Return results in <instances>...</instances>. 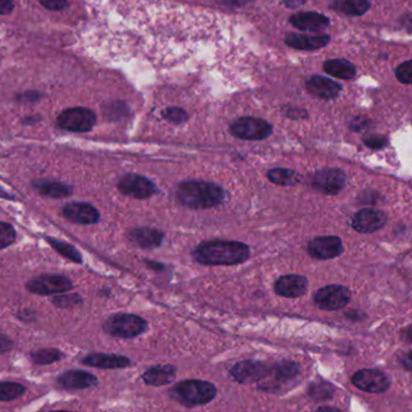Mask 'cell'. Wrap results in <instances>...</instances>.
Listing matches in <instances>:
<instances>
[{"label": "cell", "mask_w": 412, "mask_h": 412, "mask_svg": "<svg viewBox=\"0 0 412 412\" xmlns=\"http://www.w3.org/2000/svg\"><path fill=\"white\" fill-rule=\"evenodd\" d=\"M334 393V387L330 385V384H312L309 388V394L310 397L316 400H327L333 397Z\"/></svg>", "instance_id": "32"}, {"label": "cell", "mask_w": 412, "mask_h": 412, "mask_svg": "<svg viewBox=\"0 0 412 412\" xmlns=\"http://www.w3.org/2000/svg\"><path fill=\"white\" fill-rule=\"evenodd\" d=\"M119 192L134 199H147L157 193V187L151 180L139 174H124L117 182Z\"/></svg>", "instance_id": "9"}, {"label": "cell", "mask_w": 412, "mask_h": 412, "mask_svg": "<svg viewBox=\"0 0 412 412\" xmlns=\"http://www.w3.org/2000/svg\"><path fill=\"white\" fill-rule=\"evenodd\" d=\"M106 334L121 339H133L147 329V322L132 314H117L109 317L103 325Z\"/></svg>", "instance_id": "4"}, {"label": "cell", "mask_w": 412, "mask_h": 412, "mask_svg": "<svg viewBox=\"0 0 412 412\" xmlns=\"http://www.w3.org/2000/svg\"><path fill=\"white\" fill-rule=\"evenodd\" d=\"M52 302L55 304V307L60 309H71L80 305L83 302V299L78 294H57L52 299Z\"/></svg>", "instance_id": "33"}, {"label": "cell", "mask_w": 412, "mask_h": 412, "mask_svg": "<svg viewBox=\"0 0 412 412\" xmlns=\"http://www.w3.org/2000/svg\"><path fill=\"white\" fill-rule=\"evenodd\" d=\"M34 188L44 197L53 198V199L69 197L73 193V188L69 184L51 181V180H37L34 182Z\"/></svg>", "instance_id": "25"}, {"label": "cell", "mask_w": 412, "mask_h": 412, "mask_svg": "<svg viewBox=\"0 0 412 412\" xmlns=\"http://www.w3.org/2000/svg\"><path fill=\"white\" fill-rule=\"evenodd\" d=\"M192 256L202 266H238L250 258V248L239 241L211 240L198 245Z\"/></svg>", "instance_id": "1"}, {"label": "cell", "mask_w": 412, "mask_h": 412, "mask_svg": "<svg viewBox=\"0 0 412 412\" xmlns=\"http://www.w3.org/2000/svg\"><path fill=\"white\" fill-rule=\"evenodd\" d=\"M52 248H55V251L60 253L62 256L65 257L69 261H74V263H83V256L81 253L74 248L73 245L70 243H63L57 239L47 238L46 239Z\"/></svg>", "instance_id": "30"}, {"label": "cell", "mask_w": 412, "mask_h": 412, "mask_svg": "<svg viewBox=\"0 0 412 412\" xmlns=\"http://www.w3.org/2000/svg\"><path fill=\"white\" fill-rule=\"evenodd\" d=\"M315 412H341L339 409L332 408V406H322V408L317 409Z\"/></svg>", "instance_id": "49"}, {"label": "cell", "mask_w": 412, "mask_h": 412, "mask_svg": "<svg viewBox=\"0 0 412 412\" xmlns=\"http://www.w3.org/2000/svg\"><path fill=\"white\" fill-rule=\"evenodd\" d=\"M323 69L330 76H334L341 80H351L356 76L357 69L356 67L346 60H327L323 65Z\"/></svg>", "instance_id": "27"}, {"label": "cell", "mask_w": 412, "mask_h": 412, "mask_svg": "<svg viewBox=\"0 0 412 412\" xmlns=\"http://www.w3.org/2000/svg\"><path fill=\"white\" fill-rule=\"evenodd\" d=\"M268 179L279 186H294L302 181V176L292 169L276 168L268 171Z\"/></svg>", "instance_id": "28"}, {"label": "cell", "mask_w": 412, "mask_h": 412, "mask_svg": "<svg viewBox=\"0 0 412 412\" xmlns=\"http://www.w3.org/2000/svg\"><path fill=\"white\" fill-rule=\"evenodd\" d=\"M395 76L405 85H412V60L404 62L395 69Z\"/></svg>", "instance_id": "36"}, {"label": "cell", "mask_w": 412, "mask_h": 412, "mask_svg": "<svg viewBox=\"0 0 412 412\" xmlns=\"http://www.w3.org/2000/svg\"><path fill=\"white\" fill-rule=\"evenodd\" d=\"M330 42L329 35H305V34H289L286 44L295 50L314 51L323 49Z\"/></svg>", "instance_id": "22"}, {"label": "cell", "mask_w": 412, "mask_h": 412, "mask_svg": "<svg viewBox=\"0 0 412 412\" xmlns=\"http://www.w3.org/2000/svg\"><path fill=\"white\" fill-rule=\"evenodd\" d=\"M128 238L132 243H135L140 248H160L163 243L164 234L158 229L141 227V228L132 229L129 232Z\"/></svg>", "instance_id": "20"}, {"label": "cell", "mask_w": 412, "mask_h": 412, "mask_svg": "<svg viewBox=\"0 0 412 412\" xmlns=\"http://www.w3.org/2000/svg\"><path fill=\"white\" fill-rule=\"evenodd\" d=\"M402 362H403V366H405L406 369L412 371V351L411 352L406 353V354L404 356Z\"/></svg>", "instance_id": "44"}, {"label": "cell", "mask_w": 412, "mask_h": 412, "mask_svg": "<svg viewBox=\"0 0 412 412\" xmlns=\"http://www.w3.org/2000/svg\"><path fill=\"white\" fill-rule=\"evenodd\" d=\"M351 299V292L345 286L329 284L318 289L314 300L317 307L325 311H336L346 307Z\"/></svg>", "instance_id": "8"}, {"label": "cell", "mask_w": 412, "mask_h": 412, "mask_svg": "<svg viewBox=\"0 0 412 412\" xmlns=\"http://www.w3.org/2000/svg\"><path fill=\"white\" fill-rule=\"evenodd\" d=\"M176 377V368L174 366H152L142 374V380L148 386L169 385Z\"/></svg>", "instance_id": "24"}, {"label": "cell", "mask_w": 412, "mask_h": 412, "mask_svg": "<svg viewBox=\"0 0 412 412\" xmlns=\"http://www.w3.org/2000/svg\"><path fill=\"white\" fill-rule=\"evenodd\" d=\"M352 384L368 393H384L389 388L390 381L385 372L377 369H363L352 376Z\"/></svg>", "instance_id": "12"}, {"label": "cell", "mask_w": 412, "mask_h": 412, "mask_svg": "<svg viewBox=\"0 0 412 412\" xmlns=\"http://www.w3.org/2000/svg\"><path fill=\"white\" fill-rule=\"evenodd\" d=\"M85 366L99 369H121L127 368L130 364V359L119 354H108V353H91L81 359Z\"/></svg>", "instance_id": "19"}, {"label": "cell", "mask_w": 412, "mask_h": 412, "mask_svg": "<svg viewBox=\"0 0 412 412\" xmlns=\"http://www.w3.org/2000/svg\"><path fill=\"white\" fill-rule=\"evenodd\" d=\"M49 412H73V411H65V410H57V411H49Z\"/></svg>", "instance_id": "51"}, {"label": "cell", "mask_w": 412, "mask_h": 412, "mask_svg": "<svg viewBox=\"0 0 412 412\" xmlns=\"http://www.w3.org/2000/svg\"><path fill=\"white\" fill-rule=\"evenodd\" d=\"M15 9L14 0H0V15H10Z\"/></svg>", "instance_id": "42"}, {"label": "cell", "mask_w": 412, "mask_h": 412, "mask_svg": "<svg viewBox=\"0 0 412 412\" xmlns=\"http://www.w3.org/2000/svg\"><path fill=\"white\" fill-rule=\"evenodd\" d=\"M271 366L266 363L258 361H243L239 362L230 369V375L233 376L239 384H252L266 379L271 374Z\"/></svg>", "instance_id": "11"}, {"label": "cell", "mask_w": 412, "mask_h": 412, "mask_svg": "<svg viewBox=\"0 0 412 412\" xmlns=\"http://www.w3.org/2000/svg\"><path fill=\"white\" fill-rule=\"evenodd\" d=\"M171 397L186 406H200L215 399L217 389L211 382L202 380H186L174 386Z\"/></svg>", "instance_id": "3"}, {"label": "cell", "mask_w": 412, "mask_h": 412, "mask_svg": "<svg viewBox=\"0 0 412 412\" xmlns=\"http://www.w3.org/2000/svg\"><path fill=\"white\" fill-rule=\"evenodd\" d=\"M304 3H305V0H284V4L287 5L289 8H292V9L299 8Z\"/></svg>", "instance_id": "46"}, {"label": "cell", "mask_w": 412, "mask_h": 412, "mask_svg": "<svg viewBox=\"0 0 412 412\" xmlns=\"http://www.w3.org/2000/svg\"><path fill=\"white\" fill-rule=\"evenodd\" d=\"M19 98V101H23V103H35L42 98V94L37 91H28L24 92Z\"/></svg>", "instance_id": "41"}, {"label": "cell", "mask_w": 412, "mask_h": 412, "mask_svg": "<svg viewBox=\"0 0 412 412\" xmlns=\"http://www.w3.org/2000/svg\"><path fill=\"white\" fill-rule=\"evenodd\" d=\"M307 251L315 259L327 261L336 258L343 253V241L338 237H320L312 239L307 245Z\"/></svg>", "instance_id": "13"}, {"label": "cell", "mask_w": 412, "mask_h": 412, "mask_svg": "<svg viewBox=\"0 0 412 412\" xmlns=\"http://www.w3.org/2000/svg\"><path fill=\"white\" fill-rule=\"evenodd\" d=\"M232 135L241 140H264L273 134V127L258 117H240L230 124Z\"/></svg>", "instance_id": "6"}, {"label": "cell", "mask_w": 412, "mask_h": 412, "mask_svg": "<svg viewBox=\"0 0 412 412\" xmlns=\"http://www.w3.org/2000/svg\"><path fill=\"white\" fill-rule=\"evenodd\" d=\"M163 117L171 123L180 124L186 122L188 119V114L181 108H168L163 111Z\"/></svg>", "instance_id": "35"}, {"label": "cell", "mask_w": 412, "mask_h": 412, "mask_svg": "<svg viewBox=\"0 0 412 412\" xmlns=\"http://www.w3.org/2000/svg\"><path fill=\"white\" fill-rule=\"evenodd\" d=\"M387 223V216L382 211L374 210V209H363L358 211L356 215L353 216L352 228L358 233H375L377 230L385 227Z\"/></svg>", "instance_id": "14"}, {"label": "cell", "mask_w": 412, "mask_h": 412, "mask_svg": "<svg viewBox=\"0 0 412 412\" xmlns=\"http://www.w3.org/2000/svg\"><path fill=\"white\" fill-rule=\"evenodd\" d=\"M40 4L51 11H63L69 8L68 0H40Z\"/></svg>", "instance_id": "39"}, {"label": "cell", "mask_w": 412, "mask_h": 412, "mask_svg": "<svg viewBox=\"0 0 412 412\" xmlns=\"http://www.w3.org/2000/svg\"><path fill=\"white\" fill-rule=\"evenodd\" d=\"M26 387L19 382H0V402H12L22 397Z\"/></svg>", "instance_id": "31"}, {"label": "cell", "mask_w": 412, "mask_h": 412, "mask_svg": "<svg viewBox=\"0 0 412 412\" xmlns=\"http://www.w3.org/2000/svg\"><path fill=\"white\" fill-rule=\"evenodd\" d=\"M293 27L307 31V32H316L322 31L329 26V19L325 17V15L317 14V12H299V14L291 16L289 19Z\"/></svg>", "instance_id": "21"}, {"label": "cell", "mask_w": 412, "mask_h": 412, "mask_svg": "<svg viewBox=\"0 0 412 412\" xmlns=\"http://www.w3.org/2000/svg\"><path fill=\"white\" fill-rule=\"evenodd\" d=\"M363 142L366 144V146L374 148V150H380L388 145V139L385 135H377V134H372V135H368L364 137Z\"/></svg>", "instance_id": "37"}, {"label": "cell", "mask_w": 412, "mask_h": 412, "mask_svg": "<svg viewBox=\"0 0 412 412\" xmlns=\"http://www.w3.org/2000/svg\"><path fill=\"white\" fill-rule=\"evenodd\" d=\"M346 183V175L338 168L318 170L312 178V187L327 196H336Z\"/></svg>", "instance_id": "10"}, {"label": "cell", "mask_w": 412, "mask_h": 412, "mask_svg": "<svg viewBox=\"0 0 412 412\" xmlns=\"http://www.w3.org/2000/svg\"><path fill=\"white\" fill-rule=\"evenodd\" d=\"M307 279L302 275H284L274 284L276 294L284 298L302 297L307 289Z\"/></svg>", "instance_id": "18"}, {"label": "cell", "mask_w": 412, "mask_h": 412, "mask_svg": "<svg viewBox=\"0 0 412 412\" xmlns=\"http://www.w3.org/2000/svg\"><path fill=\"white\" fill-rule=\"evenodd\" d=\"M14 347V341L8 335L0 334V354L9 352Z\"/></svg>", "instance_id": "40"}, {"label": "cell", "mask_w": 412, "mask_h": 412, "mask_svg": "<svg viewBox=\"0 0 412 412\" xmlns=\"http://www.w3.org/2000/svg\"><path fill=\"white\" fill-rule=\"evenodd\" d=\"M402 24L412 32V15H405L402 17Z\"/></svg>", "instance_id": "45"}, {"label": "cell", "mask_w": 412, "mask_h": 412, "mask_svg": "<svg viewBox=\"0 0 412 412\" xmlns=\"http://www.w3.org/2000/svg\"><path fill=\"white\" fill-rule=\"evenodd\" d=\"M225 198V189L216 183L183 181L176 187L178 202L193 210L215 207L222 204Z\"/></svg>", "instance_id": "2"}, {"label": "cell", "mask_w": 412, "mask_h": 412, "mask_svg": "<svg viewBox=\"0 0 412 412\" xmlns=\"http://www.w3.org/2000/svg\"><path fill=\"white\" fill-rule=\"evenodd\" d=\"M370 126V119H366L364 116H357L350 122V128L352 129L353 132H358V133L369 130Z\"/></svg>", "instance_id": "38"}, {"label": "cell", "mask_w": 412, "mask_h": 412, "mask_svg": "<svg viewBox=\"0 0 412 412\" xmlns=\"http://www.w3.org/2000/svg\"><path fill=\"white\" fill-rule=\"evenodd\" d=\"M402 335H403L404 340H406L409 343H412V325H410L408 328H405L402 332Z\"/></svg>", "instance_id": "47"}, {"label": "cell", "mask_w": 412, "mask_h": 412, "mask_svg": "<svg viewBox=\"0 0 412 412\" xmlns=\"http://www.w3.org/2000/svg\"><path fill=\"white\" fill-rule=\"evenodd\" d=\"M55 384L65 390H81L98 385L96 376L85 370H68L57 377Z\"/></svg>", "instance_id": "16"}, {"label": "cell", "mask_w": 412, "mask_h": 412, "mask_svg": "<svg viewBox=\"0 0 412 412\" xmlns=\"http://www.w3.org/2000/svg\"><path fill=\"white\" fill-rule=\"evenodd\" d=\"M73 289V282L63 275H42L27 284L28 291L39 295H57Z\"/></svg>", "instance_id": "7"}, {"label": "cell", "mask_w": 412, "mask_h": 412, "mask_svg": "<svg viewBox=\"0 0 412 412\" xmlns=\"http://www.w3.org/2000/svg\"><path fill=\"white\" fill-rule=\"evenodd\" d=\"M65 357V353L58 348H42L31 353L33 363L37 366H49L52 363L60 362Z\"/></svg>", "instance_id": "29"}, {"label": "cell", "mask_w": 412, "mask_h": 412, "mask_svg": "<svg viewBox=\"0 0 412 412\" xmlns=\"http://www.w3.org/2000/svg\"><path fill=\"white\" fill-rule=\"evenodd\" d=\"M305 87L312 96L323 101L335 99L341 92V86L339 83L320 75L307 78Z\"/></svg>", "instance_id": "17"}, {"label": "cell", "mask_w": 412, "mask_h": 412, "mask_svg": "<svg viewBox=\"0 0 412 412\" xmlns=\"http://www.w3.org/2000/svg\"><path fill=\"white\" fill-rule=\"evenodd\" d=\"M16 240V230L6 222H0V250L9 248Z\"/></svg>", "instance_id": "34"}, {"label": "cell", "mask_w": 412, "mask_h": 412, "mask_svg": "<svg viewBox=\"0 0 412 412\" xmlns=\"http://www.w3.org/2000/svg\"><path fill=\"white\" fill-rule=\"evenodd\" d=\"M67 220L78 225H96L101 220V214L88 203H69L63 209Z\"/></svg>", "instance_id": "15"}, {"label": "cell", "mask_w": 412, "mask_h": 412, "mask_svg": "<svg viewBox=\"0 0 412 412\" xmlns=\"http://www.w3.org/2000/svg\"><path fill=\"white\" fill-rule=\"evenodd\" d=\"M0 198H5V199H11V200H15V198H12L11 194H9L8 192H5L4 189H1V188H0Z\"/></svg>", "instance_id": "50"}, {"label": "cell", "mask_w": 412, "mask_h": 412, "mask_svg": "<svg viewBox=\"0 0 412 412\" xmlns=\"http://www.w3.org/2000/svg\"><path fill=\"white\" fill-rule=\"evenodd\" d=\"M147 266L155 271H164V266H162L160 263H156V261H147Z\"/></svg>", "instance_id": "48"}, {"label": "cell", "mask_w": 412, "mask_h": 412, "mask_svg": "<svg viewBox=\"0 0 412 412\" xmlns=\"http://www.w3.org/2000/svg\"><path fill=\"white\" fill-rule=\"evenodd\" d=\"M286 114H287V117L292 119H300L307 117V111L302 110V109H294V108L291 109Z\"/></svg>", "instance_id": "43"}, {"label": "cell", "mask_w": 412, "mask_h": 412, "mask_svg": "<svg viewBox=\"0 0 412 412\" xmlns=\"http://www.w3.org/2000/svg\"><path fill=\"white\" fill-rule=\"evenodd\" d=\"M300 368L297 363L284 362L276 363L274 366H271V374L266 377L269 381L266 385L271 386L275 389L276 386H281L289 381L293 380L294 377L299 374Z\"/></svg>", "instance_id": "23"}, {"label": "cell", "mask_w": 412, "mask_h": 412, "mask_svg": "<svg viewBox=\"0 0 412 412\" xmlns=\"http://www.w3.org/2000/svg\"><path fill=\"white\" fill-rule=\"evenodd\" d=\"M332 9L338 11L340 14L346 15L350 17H357L366 14L370 9L369 0H335L330 5Z\"/></svg>", "instance_id": "26"}, {"label": "cell", "mask_w": 412, "mask_h": 412, "mask_svg": "<svg viewBox=\"0 0 412 412\" xmlns=\"http://www.w3.org/2000/svg\"><path fill=\"white\" fill-rule=\"evenodd\" d=\"M96 114L87 108H70L60 112L55 123L60 129H65L73 133H86L89 132L96 124Z\"/></svg>", "instance_id": "5"}]
</instances>
